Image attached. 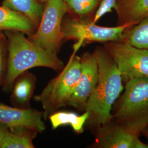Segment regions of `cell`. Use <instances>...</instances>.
Masks as SVG:
<instances>
[{"label": "cell", "mask_w": 148, "mask_h": 148, "mask_svg": "<svg viewBox=\"0 0 148 148\" xmlns=\"http://www.w3.org/2000/svg\"><path fill=\"white\" fill-rule=\"evenodd\" d=\"M94 52L98 65V80L85 110L89 114L85 126L92 132L112 119L113 106L124 90L121 73L106 48L98 46Z\"/></svg>", "instance_id": "obj_1"}, {"label": "cell", "mask_w": 148, "mask_h": 148, "mask_svg": "<svg viewBox=\"0 0 148 148\" xmlns=\"http://www.w3.org/2000/svg\"><path fill=\"white\" fill-rule=\"evenodd\" d=\"M8 45V68L2 86L7 93H10L14 81L18 75L29 69L44 67L60 72L64 66L58 54L40 47L16 30H5Z\"/></svg>", "instance_id": "obj_2"}, {"label": "cell", "mask_w": 148, "mask_h": 148, "mask_svg": "<svg viewBox=\"0 0 148 148\" xmlns=\"http://www.w3.org/2000/svg\"><path fill=\"white\" fill-rule=\"evenodd\" d=\"M123 91L113 106L112 117L139 136L148 126V78L128 79Z\"/></svg>", "instance_id": "obj_3"}, {"label": "cell", "mask_w": 148, "mask_h": 148, "mask_svg": "<svg viewBox=\"0 0 148 148\" xmlns=\"http://www.w3.org/2000/svg\"><path fill=\"white\" fill-rule=\"evenodd\" d=\"M79 48L74 46L73 52L59 74L49 81L38 95L34 97L35 101L42 106L45 120L54 112L68 106L74 94L81 73L80 57L76 54Z\"/></svg>", "instance_id": "obj_4"}, {"label": "cell", "mask_w": 148, "mask_h": 148, "mask_svg": "<svg viewBox=\"0 0 148 148\" xmlns=\"http://www.w3.org/2000/svg\"><path fill=\"white\" fill-rule=\"evenodd\" d=\"M68 11L64 0H48L37 29L29 38L44 49L58 54L63 41L64 16Z\"/></svg>", "instance_id": "obj_5"}, {"label": "cell", "mask_w": 148, "mask_h": 148, "mask_svg": "<svg viewBox=\"0 0 148 148\" xmlns=\"http://www.w3.org/2000/svg\"><path fill=\"white\" fill-rule=\"evenodd\" d=\"M133 25L123 24L115 27H101L92 20L76 17L63 21L62 32L63 41L76 40L85 43H106L121 41L123 34L127 27Z\"/></svg>", "instance_id": "obj_6"}, {"label": "cell", "mask_w": 148, "mask_h": 148, "mask_svg": "<svg viewBox=\"0 0 148 148\" xmlns=\"http://www.w3.org/2000/svg\"><path fill=\"white\" fill-rule=\"evenodd\" d=\"M104 47L126 81L131 79L148 78V50L122 41L104 43Z\"/></svg>", "instance_id": "obj_7"}, {"label": "cell", "mask_w": 148, "mask_h": 148, "mask_svg": "<svg viewBox=\"0 0 148 148\" xmlns=\"http://www.w3.org/2000/svg\"><path fill=\"white\" fill-rule=\"evenodd\" d=\"M80 59L81 73L79 81L68 106L79 111H85L87 101L98 83V65L94 51L85 52Z\"/></svg>", "instance_id": "obj_8"}, {"label": "cell", "mask_w": 148, "mask_h": 148, "mask_svg": "<svg viewBox=\"0 0 148 148\" xmlns=\"http://www.w3.org/2000/svg\"><path fill=\"white\" fill-rule=\"evenodd\" d=\"M43 112L32 108L23 109L0 102V123L10 130L26 127L41 133L46 130Z\"/></svg>", "instance_id": "obj_9"}, {"label": "cell", "mask_w": 148, "mask_h": 148, "mask_svg": "<svg viewBox=\"0 0 148 148\" xmlns=\"http://www.w3.org/2000/svg\"><path fill=\"white\" fill-rule=\"evenodd\" d=\"M95 140L90 145L93 148H133L136 136L130 132L113 117L94 131Z\"/></svg>", "instance_id": "obj_10"}, {"label": "cell", "mask_w": 148, "mask_h": 148, "mask_svg": "<svg viewBox=\"0 0 148 148\" xmlns=\"http://www.w3.org/2000/svg\"><path fill=\"white\" fill-rule=\"evenodd\" d=\"M37 81L36 76L29 70L17 76L10 92V101L13 106L23 109L31 108L30 101L34 96Z\"/></svg>", "instance_id": "obj_11"}, {"label": "cell", "mask_w": 148, "mask_h": 148, "mask_svg": "<svg viewBox=\"0 0 148 148\" xmlns=\"http://www.w3.org/2000/svg\"><path fill=\"white\" fill-rule=\"evenodd\" d=\"M117 25H134L148 16V0H116Z\"/></svg>", "instance_id": "obj_12"}, {"label": "cell", "mask_w": 148, "mask_h": 148, "mask_svg": "<svg viewBox=\"0 0 148 148\" xmlns=\"http://www.w3.org/2000/svg\"><path fill=\"white\" fill-rule=\"evenodd\" d=\"M36 29L37 27L26 16L3 5L0 6V30H16L29 36Z\"/></svg>", "instance_id": "obj_13"}, {"label": "cell", "mask_w": 148, "mask_h": 148, "mask_svg": "<svg viewBox=\"0 0 148 148\" xmlns=\"http://www.w3.org/2000/svg\"><path fill=\"white\" fill-rule=\"evenodd\" d=\"M88 116V112L87 111L79 115L73 111L58 110L51 114L48 119L53 130L62 126H69L74 132L79 134L84 132Z\"/></svg>", "instance_id": "obj_14"}, {"label": "cell", "mask_w": 148, "mask_h": 148, "mask_svg": "<svg viewBox=\"0 0 148 148\" xmlns=\"http://www.w3.org/2000/svg\"><path fill=\"white\" fill-rule=\"evenodd\" d=\"M2 5L26 16L37 27L41 21L44 7L37 0H3Z\"/></svg>", "instance_id": "obj_15"}, {"label": "cell", "mask_w": 148, "mask_h": 148, "mask_svg": "<svg viewBox=\"0 0 148 148\" xmlns=\"http://www.w3.org/2000/svg\"><path fill=\"white\" fill-rule=\"evenodd\" d=\"M36 131L22 127L8 131L1 148H34L33 141L36 137Z\"/></svg>", "instance_id": "obj_16"}, {"label": "cell", "mask_w": 148, "mask_h": 148, "mask_svg": "<svg viewBox=\"0 0 148 148\" xmlns=\"http://www.w3.org/2000/svg\"><path fill=\"white\" fill-rule=\"evenodd\" d=\"M121 41L148 50V16L127 27L123 34Z\"/></svg>", "instance_id": "obj_17"}, {"label": "cell", "mask_w": 148, "mask_h": 148, "mask_svg": "<svg viewBox=\"0 0 148 148\" xmlns=\"http://www.w3.org/2000/svg\"><path fill=\"white\" fill-rule=\"evenodd\" d=\"M101 0H64L68 7V11L75 17L92 20Z\"/></svg>", "instance_id": "obj_18"}, {"label": "cell", "mask_w": 148, "mask_h": 148, "mask_svg": "<svg viewBox=\"0 0 148 148\" xmlns=\"http://www.w3.org/2000/svg\"><path fill=\"white\" fill-rule=\"evenodd\" d=\"M8 68V45L5 32L0 30V88L5 80Z\"/></svg>", "instance_id": "obj_19"}, {"label": "cell", "mask_w": 148, "mask_h": 148, "mask_svg": "<svg viewBox=\"0 0 148 148\" xmlns=\"http://www.w3.org/2000/svg\"><path fill=\"white\" fill-rule=\"evenodd\" d=\"M116 0H101L94 14L92 23H96L102 16L111 12L116 5Z\"/></svg>", "instance_id": "obj_20"}, {"label": "cell", "mask_w": 148, "mask_h": 148, "mask_svg": "<svg viewBox=\"0 0 148 148\" xmlns=\"http://www.w3.org/2000/svg\"><path fill=\"white\" fill-rule=\"evenodd\" d=\"M139 136H136L133 141V148H148V144L143 143L139 139Z\"/></svg>", "instance_id": "obj_21"}, {"label": "cell", "mask_w": 148, "mask_h": 148, "mask_svg": "<svg viewBox=\"0 0 148 148\" xmlns=\"http://www.w3.org/2000/svg\"><path fill=\"white\" fill-rule=\"evenodd\" d=\"M8 131L9 129L8 127L5 126V125L0 123V148Z\"/></svg>", "instance_id": "obj_22"}, {"label": "cell", "mask_w": 148, "mask_h": 148, "mask_svg": "<svg viewBox=\"0 0 148 148\" xmlns=\"http://www.w3.org/2000/svg\"><path fill=\"white\" fill-rule=\"evenodd\" d=\"M143 133H144L146 136H148V126L147 127V128L144 130Z\"/></svg>", "instance_id": "obj_23"}, {"label": "cell", "mask_w": 148, "mask_h": 148, "mask_svg": "<svg viewBox=\"0 0 148 148\" xmlns=\"http://www.w3.org/2000/svg\"><path fill=\"white\" fill-rule=\"evenodd\" d=\"M39 2H40L41 3H46L48 0H37Z\"/></svg>", "instance_id": "obj_24"}, {"label": "cell", "mask_w": 148, "mask_h": 148, "mask_svg": "<svg viewBox=\"0 0 148 148\" xmlns=\"http://www.w3.org/2000/svg\"><path fill=\"white\" fill-rule=\"evenodd\" d=\"M147 138H148V136H147Z\"/></svg>", "instance_id": "obj_25"}]
</instances>
